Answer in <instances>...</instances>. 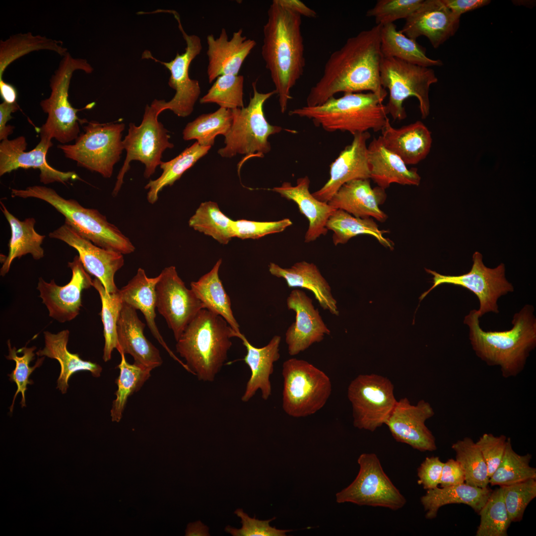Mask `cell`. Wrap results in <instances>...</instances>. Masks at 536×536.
<instances>
[{
    "instance_id": "13",
    "label": "cell",
    "mask_w": 536,
    "mask_h": 536,
    "mask_svg": "<svg viewBox=\"0 0 536 536\" xmlns=\"http://www.w3.org/2000/svg\"><path fill=\"white\" fill-rule=\"evenodd\" d=\"M394 390L391 381L378 374H360L354 378L347 388L354 426L373 432L385 424L397 402Z\"/></svg>"
},
{
    "instance_id": "39",
    "label": "cell",
    "mask_w": 536,
    "mask_h": 536,
    "mask_svg": "<svg viewBox=\"0 0 536 536\" xmlns=\"http://www.w3.org/2000/svg\"><path fill=\"white\" fill-rule=\"evenodd\" d=\"M326 227L333 232L332 239L335 245L345 244L353 237L366 234L374 237L384 247L392 250L394 248V243L383 236L388 231L379 229L371 217H356L336 209L329 218Z\"/></svg>"
},
{
    "instance_id": "29",
    "label": "cell",
    "mask_w": 536,
    "mask_h": 536,
    "mask_svg": "<svg viewBox=\"0 0 536 536\" xmlns=\"http://www.w3.org/2000/svg\"><path fill=\"white\" fill-rule=\"evenodd\" d=\"M367 155L370 179L378 187L385 190L393 183L419 185L417 169L407 168L398 155L385 147L380 136L374 137L367 146Z\"/></svg>"
},
{
    "instance_id": "19",
    "label": "cell",
    "mask_w": 536,
    "mask_h": 536,
    "mask_svg": "<svg viewBox=\"0 0 536 536\" xmlns=\"http://www.w3.org/2000/svg\"><path fill=\"white\" fill-rule=\"evenodd\" d=\"M72 276L65 285H57L54 279L50 282L39 278L37 289L49 316L61 323L70 321L79 313L82 307V292L92 286L89 274L84 268L79 256L68 263Z\"/></svg>"
},
{
    "instance_id": "51",
    "label": "cell",
    "mask_w": 536,
    "mask_h": 536,
    "mask_svg": "<svg viewBox=\"0 0 536 536\" xmlns=\"http://www.w3.org/2000/svg\"><path fill=\"white\" fill-rule=\"evenodd\" d=\"M501 487L511 522H520L527 507L536 497V479H529Z\"/></svg>"
},
{
    "instance_id": "55",
    "label": "cell",
    "mask_w": 536,
    "mask_h": 536,
    "mask_svg": "<svg viewBox=\"0 0 536 536\" xmlns=\"http://www.w3.org/2000/svg\"><path fill=\"white\" fill-rule=\"evenodd\" d=\"M508 439L504 435L484 433L476 442L487 465L489 478L502 459Z\"/></svg>"
},
{
    "instance_id": "10",
    "label": "cell",
    "mask_w": 536,
    "mask_h": 536,
    "mask_svg": "<svg viewBox=\"0 0 536 536\" xmlns=\"http://www.w3.org/2000/svg\"><path fill=\"white\" fill-rule=\"evenodd\" d=\"M282 407L288 415L304 417L315 414L327 403L332 393L329 376L309 362L292 358L282 365Z\"/></svg>"
},
{
    "instance_id": "7",
    "label": "cell",
    "mask_w": 536,
    "mask_h": 536,
    "mask_svg": "<svg viewBox=\"0 0 536 536\" xmlns=\"http://www.w3.org/2000/svg\"><path fill=\"white\" fill-rule=\"evenodd\" d=\"M90 73L92 67L83 59L73 58L67 53L63 56L58 69L50 79V96L40 102L42 110L48 114L45 123L40 129V136L55 138L62 144L75 140L80 134L78 111L92 108L94 103L82 109L72 107L68 101V89L72 75L75 70Z\"/></svg>"
},
{
    "instance_id": "14",
    "label": "cell",
    "mask_w": 536,
    "mask_h": 536,
    "mask_svg": "<svg viewBox=\"0 0 536 536\" xmlns=\"http://www.w3.org/2000/svg\"><path fill=\"white\" fill-rule=\"evenodd\" d=\"M359 472L353 481L336 494L338 503L381 507L397 510L406 501L384 472L375 454L364 453L358 459Z\"/></svg>"
},
{
    "instance_id": "44",
    "label": "cell",
    "mask_w": 536,
    "mask_h": 536,
    "mask_svg": "<svg viewBox=\"0 0 536 536\" xmlns=\"http://www.w3.org/2000/svg\"><path fill=\"white\" fill-rule=\"evenodd\" d=\"M120 354L121 361L118 366L120 374L116 381L118 386L115 393L116 398L113 402L111 410L112 420L118 422L122 417L128 398L140 389L149 378L152 370L135 363L129 364L126 360L125 354Z\"/></svg>"
},
{
    "instance_id": "3",
    "label": "cell",
    "mask_w": 536,
    "mask_h": 536,
    "mask_svg": "<svg viewBox=\"0 0 536 536\" xmlns=\"http://www.w3.org/2000/svg\"><path fill=\"white\" fill-rule=\"evenodd\" d=\"M533 305H525L513 317L512 328L504 331H484L477 310L464 320L469 328V339L476 356L490 366H499L505 378L516 377L524 370L536 347V318Z\"/></svg>"
},
{
    "instance_id": "22",
    "label": "cell",
    "mask_w": 536,
    "mask_h": 536,
    "mask_svg": "<svg viewBox=\"0 0 536 536\" xmlns=\"http://www.w3.org/2000/svg\"><path fill=\"white\" fill-rule=\"evenodd\" d=\"M288 310L296 313L295 321L287 329L285 339L288 354L295 356L331 333L312 299L304 291L294 289L286 299Z\"/></svg>"
},
{
    "instance_id": "41",
    "label": "cell",
    "mask_w": 536,
    "mask_h": 536,
    "mask_svg": "<svg viewBox=\"0 0 536 536\" xmlns=\"http://www.w3.org/2000/svg\"><path fill=\"white\" fill-rule=\"evenodd\" d=\"M48 50L61 56L67 52L63 42L28 32L17 34L0 42V79L6 67L13 61L34 51Z\"/></svg>"
},
{
    "instance_id": "5",
    "label": "cell",
    "mask_w": 536,
    "mask_h": 536,
    "mask_svg": "<svg viewBox=\"0 0 536 536\" xmlns=\"http://www.w3.org/2000/svg\"><path fill=\"white\" fill-rule=\"evenodd\" d=\"M386 96L369 92L346 93L331 97L323 104L304 106L289 111L290 116L311 120L325 131L348 132L352 135L372 130L381 131L389 119Z\"/></svg>"
},
{
    "instance_id": "24",
    "label": "cell",
    "mask_w": 536,
    "mask_h": 536,
    "mask_svg": "<svg viewBox=\"0 0 536 536\" xmlns=\"http://www.w3.org/2000/svg\"><path fill=\"white\" fill-rule=\"evenodd\" d=\"M351 143L345 147L330 166V178L319 190L312 193L319 201L328 202L344 184L356 179H369L367 141L368 132L353 135Z\"/></svg>"
},
{
    "instance_id": "59",
    "label": "cell",
    "mask_w": 536,
    "mask_h": 536,
    "mask_svg": "<svg viewBox=\"0 0 536 536\" xmlns=\"http://www.w3.org/2000/svg\"><path fill=\"white\" fill-rule=\"evenodd\" d=\"M445 5L455 14H462L487 5L490 0H443Z\"/></svg>"
},
{
    "instance_id": "28",
    "label": "cell",
    "mask_w": 536,
    "mask_h": 536,
    "mask_svg": "<svg viewBox=\"0 0 536 536\" xmlns=\"http://www.w3.org/2000/svg\"><path fill=\"white\" fill-rule=\"evenodd\" d=\"M310 183L308 177L305 176L298 178L295 186L284 182L280 186L271 190L282 197L295 202L301 213L308 219L309 227L304 237L306 243L314 241L321 235L327 234V222L336 209L328 202L315 198L309 191Z\"/></svg>"
},
{
    "instance_id": "30",
    "label": "cell",
    "mask_w": 536,
    "mask_h": 536,
    "mask_svg": "<svg viewBox=\"0 0 536 536\" xmlns=\"http://www.w3.org/2000/svg\"><path fill=\"white\" fill-rule=\"evenodd\" d=\"M240 339L247 350L243 360L251 372L241 400L243 402H248L260 390L262 399L266 401L271 395L270 377L273 372L274 363L280 358L281 337L278 335L273 336L262 347L253 345L243 334Z\"/></svg>"
},
{
    "instance_id": "31",
    "label": "cell",
    "mask_w": 536,
    "mask_h": 536,
    "mask_svg": "<svg viewBox=\"0 0 536 536\" xmlns=\"http://www.w3.org/2000/svg\"><path fill=\"white\" fill-rule=\"evenodd\" d=\"M381 133L380 137L385 147L398 155L406 165L418 163L430 152L431 134L421 121L395 128L388 120Z\"/></svg>"
},
{
    "instance_id": "36",
    "label": "cell",
    "mask_w": 536,
    "mask_h": 536,
    "mask_svg": "<svg viewBox=\"0 0 536 536\" xmlns=\"http://www.w3.org/2000/svg\"><path fill=\"white\" fill-rule=\"evenodd\" d=\"M492 490L488 487L480 488L464 483L427 490L420 501L426 512L425 517H436L439 509L451 504H464L478 513L486 503Z\"/></svg>"
},
{
    "instance_id": "45",
    "label": "cell",
    "mask_w": 536,
    "mask_h": 536,
    "mask_svg": "<svg viewBox=\"0 0 536 536\" xmlns=\"http://www.w3.org/2000/svg\"><path fill=\"white\" fill-rule=\"evenodd\" d=\"M532 457L530 454H517L512 448L511 439L508 438L502 459L490 477L489 484L502 486L536 479V469L530 465Z\"/></svg>"
},
{
    "instance_id": "53",
    "label": "cell",
    "mask_w": 536,
    "mask_h": 536,
    "mask_svg": "<svg viewBox=\"0 0 536 536\" xmlns=\"http://www.w3.org/2000/svg\"><path fill=\"white\" fill-rule=\"evenodd\" d=\"M292 224L289 218L274 221H256L246 219L233 221L234 237L241 239H258L265 236L279 233Z\"/></svg>"
},
{
    "instance_id": "38",
    "label": "cell",
    "mask_w": 536,
    "mask_h": 536,
    "mask_svg": "<svg viewBox=\"0 0 536 536\" xmlns=\"http://www.w3.org/2000/svg\"><path fill=\"white\" fill-rule=\"evenodd\" d=\"M381 51L383 57L395 58L420 66L430 67L443 65L441 60L427 57L425 48L397 30L394 23L382 26Z\"/></svg>"
},
{
    "instance_id": "26",
    "label": "cell",
    "mask_w": 536,
    "mask_h": 536,
    "mask_svg": "<svg viewBox=\"0 0 536 536\" xmlns=\"http://www.w3.org/2000/svg\"><path fill=\"white\" fill-rule=\"evenodd\" d=\"M145 324L139 319L136 309L123 303L117 325L118 344L120 354H129L134 363L151 370L162 363L160 353L144 336Z\"/></svg>"
},
{
    "instance_id": "50",
    "label": "cell",
    "mask_w": 536,
    "mask_h": 536,
    "mask_svg": "<svg viewBox=\"0 0 536 536\" xmlns=\"http://www.w3.org/2000/svg\"><path fill=\"white\" fill-rule=\"evenodd\" d=\"M7 343L8 355L5 357L8 360L14 361L16 364L15 369L11 373L8 374L9 381L15 383L17 386V390L13 397L12 404L9 407L10 412L12 413L16 397L19 393L22 396L21 406L22 407L26 406L25 393L27 390V386L28 384H33V382L29 380L30 376L37 368L42 365L45 357L42 356L38 358L35 364L31 367L29 364L34 359L35 356L34 351L36 349V346L31 347L24 346L16 350L15 347H11L10 340H7Z\"/></svg>"
},
{
    "instance_id": "52",
    "label": "cell",
    "mask_w": 536,
    "mask_h": 536,
    "mask_svg": "<svg viewBox=\"0 0 536 536\" xmlns=\"http://www.w3.org/2000/svg\"><path fill=\"white\" fill-rule=\"evenodd\" d=\"M423 0H379L369 9L366 15L375 18L376 24L382 26L397 20L406 19L417 9Z\"/></svg>"
},
{
    "instance_id": "54",
    "label": "cell",
    "mask_w": 536,
    "mask_h": 536,
    "mask_svg": "<svg viewBox=\"0 0 536 536\" xmlns=\"http://www.w3.org/2000/svg\"><path fill=\"white\" fill-rule=\"evenodd\" d=\"M234 513L241 519L242 527L240 529L228 526L225 531L233 536H285L289 530H279L269 525V522L275 519L261 521L255 517L251 518L242 509H238Z\"/></svg>"
},
{
    "instance_id": "20",
    "label": "cell",
    "mask_w": 536,
    "mask_h": 536,
    "mask_svg": "<svg viewBox=\"0 0 536 536\" xmlns=\"http://www.w3.org/2000/svg\"><path fill=\"white\" fill-rule=\"evenodd\" d=\"M434 414L427 402L421 400L412 405L403 398L397 401L385 424L397 442L421 452L434 451L437 449L435 438L425 422Z\"/></svg>"
},
{
    "instance_id": "23",
    "label": "cell",
    "mask_w": 536,
    "mask_h": 536,
    "mask_svg": "<svg viewBox=\"0 0 536 536\" xmlns=\"http://www.w3.org/2000/svg\"><path fill=\"white\" fill-rule=\"evenodd\" d=\"M460 17L453 13L443 0H423L405 19L400 31L415 40L420 36H425L432 46L437 48L455 34Z\"/></svg>"
},
{
    "instance_id": "48",
    "label": "cell",
    "mask_w": 536,
    "mask_h": 536,
    "mask_svg": "<svg viewBox=\"0 0 536 536\" xmlns=\"http://www.w3.org/2000/svg\"><path fill=\"white\" fill-rule=\"evenodd\" d=\"M480 521L476 536H507L512 522L509 517L501 486L492 490L485 505L478 512Z\"/></svg>"
},
{
    "instance_id": "21",
    "label": "cell",
    "mask_w": 536,
    "mask_h": 536,
    "mask_svg": "<svg viewBox=\"0 0 536 536\" xmlns=\"http://www.w3.org/2000/svg\"><path fill=\"white\" fill-rule=\"evenodd\" d=\"M49 237L74 248L85 270L101 281L108 293L118 291L114 276L124 264L123 254L94 245L65 223L50 232Z\"/></svg>"
},
{
    "instance_id": "60",
    "label": "cell",
    "mask_w": 536,
    "mask_h": 536,
    "mask_svg": "<svg viewBox=\"0 0 536 536\" xmlns=\"http://www.w3.org/2000/svg\"><path fill=\"white\" fill-rule=\"evenodd\" d=\"M285 6L291 8L301 16L314 18L317 17V12L299 0H279Z\"/></svg>"
},
{
    "instance_id": "15",
    "label": "cell",
    "mask_w": 536,
    "mask_h": 536,
    "mask_svg": "<svg viewBox=\"0 0 536 536\" xmlns=\"http://www.w3.org/2000/svg\"><path fill=\"white\" fill-rule=\"evenodd\" d=\"M471 269L467 273L459 275H442L435 271L425 268L433 277L432 286L419 297L420 301L434 288L441 284H451L463 287L472 292L479 302L477 312L481 318L488 312L499 313L497 301L502 296L513 292L514 287L505 277V267L503 263L495 268L486 267L483 264L482 256L475 252L472 256Z\"/></svg>"
},
{
    "instance_id": "56",
    "label": "cell",
    "mask_w": 536,
    "mask_h": 536,
    "mask_svg": "<svg viewBox=\"0 0 536 536\" xmlns=\"http://www.w3.org/2000/svg\"><path fill=\"white\" fill-rule=\"evenodd\" d=\"M443 464L438 457L426 458L417 469L418 483L426 490L438 487Z\"/></svg>"
},
{
    "instance_id": "43",
    "label": "cell",
    "mask_w": 536,
    "mask_h": 536,
    "mask_svg": "<svg viewBox=\"0 0 536 536\" xmlns=\"http://www.w3.org/2000/svg\"><path fill=\"white\" fill-rule=\"evenodd\" d=\"M232 110L220 107L213 113L203 114L189 123L183 132L185 140L196 139L201 145L211 147L216 136H224L232 123Z\"/></svg>"
},
{
    "instance_id": "8",
    "label": "cell",
    "mask_w": 536,
    "mask_h": 536,
    "mask_svg": "<svg viewBox=\"0 0 536 536\" xmlns=\"http://www.w3.org/2000/svg\"><path fill=\"white\" fill-rule=\"evenodd\" d=\"M256 83V81L252 83L254 94L247 106L232 110L233 120L224 135L225 146L218 150L222 157L231 158L237 154H245L248 158L263 157L271 149L268 137L282 130L268 123L264 112L265 103L276 91L260 92Z\"/></svg>"
},
{
    "instance_id": "2",
    "label": "cell",
    "mask_w": 536,
    "mask_h": 536,
    "mask_svg": "<svg viewBox=\"0 0 536 536\" xmlns=\"http://www.w3.org/2000/svg\"><path fill=\"white\" fill-rule=\"evenodd\" d=\"M301 16L273 0L263 27L262 56L278 96L281 112L292 99L291 90L301 78L305 66Z\"/></svg>"
},
{
    "instance_id": "49",
    "label": "cell",
    "mask_w": 536,
    "mask_h": 536,
    "mask_svg": "<svg viewBox=\"0 0 536 536\" xmlns=\"http://www.w3.org/2000/svg\"><path fill=\"white\" fill-rule=\"evenodd\" d=\"M244 80L243 76L239 74L218 76L207 93L200 99V103H215L221 108L230 110L244 107Z\"/></svg>"
},
{
    "instance_id": "18",
    "label": "cell",
    "mask_w": 536,
    "mask_h": 536,
    "mask_svg": "<svg viewBox=\"0 0 536 536\" xmlns=\"http://www.w3.org/2000/svg\"><path fill=\"white\" fill-rule=\"evenodd\" d=\"M40 137L38 144L29 151H25L27 143L23 136L2 140L0 143V176L19 168H34L40 170V180L44 184L54 182L66 184L69 180H81L75 172L60 171L47 163L46 155L53 145L52 139L45 136Z\"/></svg>"
},
{
    "instance_id": "25",
    "label": "cell",
    "mask_w": 536,
    "mask_h": 536,
    "mask_svg": "<svg viewBox=\"0 0 536 536\" xmlns=\"http://www.w3.org/2000/svg\"><path fill=\"white\" fill-rule=\"evenodd\" d=\"M206 41L207 74L210 83L222 75H238L244 61L256 45L254 40L243 35L242 29L234 32L229 40L226 30L222 28L218 38L209 34Z\"/></svg>"
},
{
    "instance_id": "1",
    "label": "cell",
    "mask_w": 536,
    "mask_h": 536,
    "mask_svg": "<svg viewBox=\"0 0 536 536\" xmlns=\"http://www.w3.org/2000/svg\"><path fill=\"white\" fill-rule=\"evenodd\" d=\"M381 28L376 24L361 31L331 54L321 77L310 89L307 106L321 105L339 92L369 91L387 96L380 80Z\"/></svg>"
},
{
    "instance_id": "9",
    "label": "cell",
    "mask_w": 536,
    "mask_h": 536,
    "mask_svg": "<svg viewBox=\"0 0 536 536\" xmlns=\"http://www.w3.org/2000/svg\"><path fill=\"white\" fill-rule=\"evenodd\" d=\"M380 80L382 87L389 91V101L386 105L388 114L394 120L401 121L406 118L403 102L410 97H415L418 100L422 119L429 115L430 87L438 81L432 68L395 58L383 57Z\"/></svg>"
},
{
    "instance_id": "27",
    "label": "cell",
    "mask_w": 536,
    "mask_h": 536,
    "mask_svg": "<svg viewBox=\"0 0 536 536\" xmlns=\"http://www.w3.org/2000/svg\"><path fill=\"white\" fill-rule=\"evenodd\" d=\"M386 197L384 189L378 186L371 187L369 179H356L343 185L328 203L355 217H373L384 222L388 216L379 205L385 201Z\"/></svg>"
},
{
    "instance_id": "47",
    "label": "cell",
    "mask_w": 536,
    "mask_h": 536,
    "mask_svg": "<svg viewBox=\"0 0 536 536\" xmlns=\"http://www.w3.org/2000/svg\"><path fill=\"white\" fill-rule=\"evenodd\" d=\"M92 286L98 292L102 303L100 313L104 327L105 344L103 359L107 362L111 358L112 352L118 344L117 325L123 302L119 292L108 293L101 281L96 278L93 280Z\"/></svg>"
},
{
    "instance_id": "46",
    "label": "cell",
    "mask_w": 536,
    "mask_h": 536,
    "mask_svg": "<svg viewBox=\"0 0 536 536\" xmlns=\"http://www.w3.org/2000/svg\"><path fill=\"white\" fill-rule=\"evenodd\" d=\"M456 460L465 474V483L475 487L485 488L489 482L488 468L476 442L469 437L459 440L452 445Z\"/></svg>"
},
{
    "instance_id": "57",
    "label": "cell",
    "mask_w": 536,
    "mask_h": 536,
    "mask_svg": "<svg viewBox=\"0 0 536 536\" xmlns=\"http://www.w3.org/2000/svg\"><path fill=\"white\" fill-rule=\"evenodd\" d=\"M465 474L460 463L450 459L444 463L439 485L441 487L464 483Z\"/></svg>"
},
{
    "instance_id": "58",
    "label": "cell",
    "mask_w": 536,
    "mask_h": 536,
    "mask_svg": "<svg viewBox=\"0 0 536 536\" xmlns=\"http://www.w3.org/2000/svg\"><path fill=\"white\" fill-rule=\"evenodd\" d=\"M19 106L17 102L13 104H9L5 102L0 104V140L8 138V136L11 134L14 129V127L7 125V122L12 119L11 113L17 111Z\"/></svg>"
},
{
    "instance_id": "32",
    "label": "cell",
    "mask_w": 536,
    "mask_h": 536,
    "mask_svg": "<svg viewBox=\"0 0 536 536\" xmlns=\"http://www.w3.org/2000/svg\"><path fill=\"white\" fill-rule=\"evenodd\" d=\"M268 270L272 275L284 279L289 288L301 287L311 291L324 310L338 316L337 302L331 286L314 263L303 261L296 262L289 268H283L270 263Z\"/></svg>"
},
{
    "instance_id": "42",
    "label": "cell",
    "mask_w": 536,
    "mask_h": 536,
    "mask_svg": "<svg viewBox=\"0 0 536 536\" xmlns=\"http://www.w3.org/2000/svg\"><path fill=\"white\" fill-rule=\"evenodd\" d=\"M233 221L221 211L216 202L208 201L201 203L190 218L189 225L194 230L225 245L234 237Z\"/></svg>"
},
{
    "instance_id": "11",
    "label": "cell",
    "mask_w": 536,
    "mask_h": 536,
    "mask_svg": "<svg viewBox=\"0 0 536 536\" xmlns=\"http://www.w3.org/2000/svg\"><path fill=\"white\" fill-rule=\"evenodd\" d=\"M72 144H59L57 147L66 157L75 161L77 166L109 178L114 166L124 150L122 132L125 124L87 122Z\"/></svg>"
},
{
    "instance_id": "62",
    "label": "cell",
    "mask_w": 536,
    "mask_h": 536,
    "mask_svg": "<svg viewBox=\"0 0 536 536\" xmlns=\"http://www.w3.org/2000/svg\"><path fill=\"white\" fill-rule=\"evenodd\" d=\"M187 536H209L208 528L201 521L189 523L186 530Z\"/></svg>"
},
{
    "instance_id": "61",
    "label": "cell",
    "mask_w": 536,
    "mask_h": 536,
    "mask_svg": "<svg viewBox=\"0 0 536 536\" xmlns=\"http://www.w3.org/2000/svg\"><path fill=\"white\" fill-rule=\"evenodd\" d=\"M0 94L3 101L9 104L16 102L17 92L11 84L0 79Z\"/></svg>"
},
{
    "instance_id": "4",
    "label": "cell",
    "mask_w": 536,
    "mask_h": 536,
    "mask_svg": "<svg viewBox=\"0 0 536 536\" xmlns=\"http://www.w3.org/2000/svg\"><path fill=\"white\" fill-rule=\"evenodd\" d=\"M238 334L226 320L202 309L177 341L176 351L186 360L191 373L203 382H213L221 369Z\"/></svg>"
},
{
    "instance_id": "40",
    "label": "cell",
    "mask_w": 536,
    "mask_h": 536,
    "mask_svg": "<svg viewBox=\"0 0 536 536\" xmlns=\"http://www.w3.org/2000/svg\"><path fill=\"white\" fill-rule=\"evenodd\" d=\"M210 148L202 146L196 141L172 160L162 161L160 165L163 170L161 176L155 180H150L144 187L145 189L148 190L147 194L148 202L155 203L159 192L164 187L173 185L187 170L206 155Z\"/></svg>"
},
{
    "instance_id": "12",
    "label": "cell",
    "mask_w": 536,
    "mask_h": 536,
    "mask_svg": "<svg viewBox=\"0 0 536 536\" xmlns=\"http://www.w3.org/2000/svg\"><path fill=\"white\" fill-rule=\"evenodd\" d=\"M160 114L154 102L150 106L147 105L140 125L129 124L128 134L122 140L124 149L127 156L123 166L117 176V180L112 192L116 196L123 183L125 173L130 169L132 160H137L145 166L144 177L148 179L155 172L156 167L162 162L163 152L167 148H172L174 144L169 140L168 131L158 121Z\"/></svg>"
},
{
    "instance_id": "37",
    "label": "cell",
    "mask_w": 536,
    "mask_h": 536,
    "mask_svg": "<svg viewBox=\"0 0 536 536\" xmlns=\"http://www.w3.org/2000/svg\"><path fill=\"white\" fill-rule=\"evenodd\" d=\"M219 259L212 269L201 276L198 280L191 283V289L203 304L204 308L222 317L238 334L240 338L242 334L231 309V300L219 276L222 264Z\"/></svg>"
},
{
    "instance_id": "33",
    "label": "cell",
    "mask_w": 536,
    "mask_h": 536,
    "mask_svg": "<svg viewBox=\"0 0 536 536\" xmlns=\"http://www.w3.org/2000/svg\"><path fill=\"white\" fill-rule=\"evenodd\" d=\"M160 277L159 274L155 277H148L144 270L139 268L134 277L126 286L119 290L121 299L123 303L127 304L136 310H139L142 313L154 337L171 357L190 372V370L187 365L179 359L166 344L155 323V287Z\"/></svg>"
},
{
    "instance_id": "16",
    "label": "cell",
    "mask_w": 536,
    "mask_h": 536,
    "mask_svg": "<svg viewBox=\"0 0 536 536\" xmlns=\"http://www.w3.org/2000/svg\"><path fill=\"white\" fill-rule=\"evenodd\" d=\"M169 12L173 14L178 21V27L187 45L185 52L182 54L177 53L175 58L169 62L156 59L148 50L144 51L142 58L154 60L163 65L170 72L168 84L175 90L176 93L168 102L164 100H154L160 113L168 109L179 117H186L193 111L195 104L201 94L199 82L190 78L189 69L192 61L200 54L202 47L199 36L189 35L185 32L178 14L173 10H170Z\"/></svg>"
},
{
    "instance_id": "6",
    "label": "cell",
    "mask_w": 536,
    "mask_h": 536,
    "mask_svg": "<svg viewBox=\"0 0 536 536\" xmlns=\"http://www.w3.org/2000/svg\"><path fill=\"white\" fill-rule=\"evenodd\" d=\"M11 196L47 202L65 217V223L98 247L123 255L135 250L130 240L98 210L84 207L75 200L65 199L52 188L35 185L25 189H12Z\"/></svg>"
},
{
    "instance_id": "17",
    "label": "cell",
    "mask_w": 536,
    "mask_h": 536,
    "mask_svg": "<svg viewBox=\"0 0 536 536\" xmlns=\"http://www.w3.org/2000/svg\"><path fill=\"white\" fill-rule=\"evenodd\" d=\"M156 284V307L172 331L176 341L202 309H205L194 291L188 289L176 268H164Z\"/></svg>"
},
{
    "instance_id": "35",
    "label": "cell",
    "mask_w": 536,
    "mask_h": 536,
    "mask_svg": "<svg viewBox=\"0 0 536 536\" xmlns=\"http://www.w3.org/2000/svg\"><path fill=\"white\" fill-rule=\"evenodd\" d=\"M0 209L8 221L11 229L8 248L9 252L5 258L0 270L1 276H4L9 270L11 264L16 258H20L27 254H31L35 260L43 258L44 251L41 245L45 238L35 230L36 220L29 217L20 221L12 214L0 202Z\"/></svg>"
},
{
    "instance_id": "34",
    "label": "cell",
    "mask_w": 536,
    "mask_h": 536,
    "mask_svg": "<svg viewBox=\"0 0 536 536\" xmlns=\"http://www.w3.org/2000/svg\"><path fill=\"white\" fill-rule=\"evenodd\" d=\"M45 346L36 352L39 357H47L58 360L61 371L57 380V388L62 394L67 392L68 381L75 372L82 371L90 372L95 377H99L102 368L99 364L82 360L77 353H72L67 348L69 332L64 330L57 334L48 331L44 332Z\"/></svg>"
}]
</instances>
